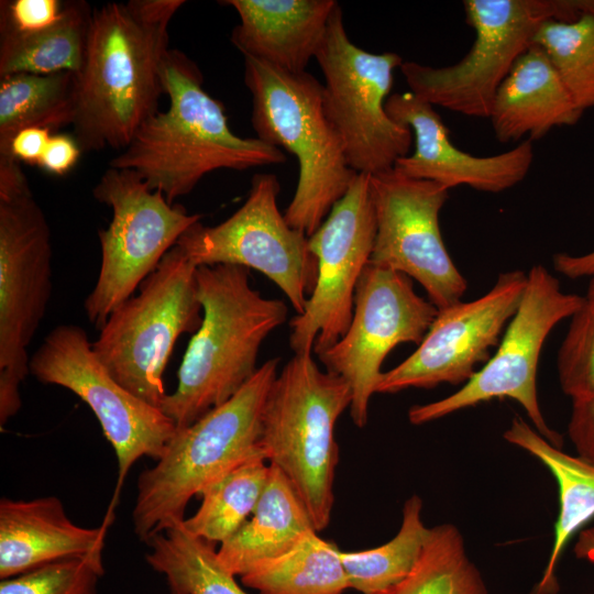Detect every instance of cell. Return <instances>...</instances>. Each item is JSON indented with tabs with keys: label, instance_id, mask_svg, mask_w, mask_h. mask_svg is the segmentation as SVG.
Wrapping results in <instances>:
<instances>
[{
	"label": "cell",
	"instance_id": "ac0fdd59",
	"mask_svg": "<svg viewBox=\"0 0 594 594\" xmlns=\"http://www.w3.org/2000/svg\"><path fill=\"white\" fill-rule=\"evenodd\" d=\"M527 273L499 274L493 287L471 301H459L438 314L418 348L383 375L376 393L465 384L490 359L521 301Z\"/></svg>",
	"mask_w": 594,
	"mask_h": 594
},
{
	"label": "cell",
	"instance_id": "7402d4cb",
	"mask_svg": "<svg viewBox=\"0 0 594 594\" xmlns=\"http://www.w3.org/2000/svg\"><path fill=\"white\" fill-rule=\"evenodd\" d=\"M582 113L546 52L532 44L497 89L488 119L498 141L514 142L574 125Z\"/></svg>",
	"mask_w": 594,
	"mask_h": 594
},
{
	"label": "cell",
	"instance_id": "cb8c5ba5",
	"mask_svg": "<svg viewBox=\"0 0 594 594\" xmlns=\"http://www.w3.org/2000/svg\"><path fill=\"white\" fill-rule=\"evenodd\" d=\"M309 530L316 529L304 503L287 477L271 465L251 519L220 543L217 556L230 573L242 576L257 563L288 551Z\"/></svg>",
	"mask_w": 594,
	"mask_h": 594
},
{
	"label": "cell",
	"instance_id": "83f0119b",
	"mask_svg": "<svg viewBox=\"0 0 594 594\" xmlns=\"http://www.w3.org/2000/svg\"><path fill=\"white\" fill-rule=\"evenodd\" d=\"M147 564L165 576L170 594H248L219 561L216 543L176 522L146 542Z\"/></svg>",
	"mask_w": 594,
	"mask_h": 594
},
{
	"label": "cell",
	"instance_id": "7a4b0ae2",
	"mask_svg": "<svg viewBox=\"0 0 594 594\" xmlns=\"http://www.w3.org/2000/svg\"><path fill=\"white\" fill-rule=\"evenodd\" d=\"M161 78L167 110L150 117L110 167L134 172L174 204L217 169L245 170L287 161L283 150L231 131L224 106L204 89L199 67L182 51L169 48Z\"/></svg>",
	"mask_w": 594,
	"mask_h": 594
},
{
	"label": "cell",
	"instance_id": "5b68a950",
	"mask_svg": "<svg viewBox=\"0 0 594 594\" xmlns=\"http://www.w3.org/2000/svg\"><path fill=\"white\" fill-rule=\"evenodd\" d=\"M279 361L267 360L229 400L176 429L156 464L140 474L132 519L141 541L184 521L194 496L238 463L262 453L263 410Z\"/></svg>",
	"mask_w": 594,
	"mask_h": 594
},
{
	"label": "cell",
	"instance_id": "ab89813d",
	"mask_svg": "<svg viewBox=\"0 0 594 594\" xmlns=\"http://www.w3.org/2000/svg\"><path fill=\"white\" fill-rule=\"evenodd\" d=\"M576 558L594 563V527L584 528L580 531L574 546Z\"/></svg>",
	"mask_w": 594,
	"mask_h": 594
},
{
	"label": "cell",
	"instance_id": "1f68e13d",
	"mask_svg": "<svg viewBox=\"0 0 594 594\" xmlns=\"http://www.w3.org/2000/svg\"><path fill=\"white\" fill-rule=\"evenodd\" d=\"M532 44L546 52L578 108H594V12L571 22H544Z\"/></svg>",
	"mask_w": 594,
	"mask_h": 594
},
{
	"label": "cell",
	"instance_id": "2e32d148",
	"mask_svg": "<svg viewBox=\"0 0 594 594\" xmlns=\"http://www.w3.org/2000/svg\"><path fill=\"white\" fill-rule=\"evenodd\" d=\"M375 233L371 175L358 173L345 195L309 237L318 275L304 312L289 321V346L294 354L319 355L344 336Z\"/></svg>",
	"mask_w": 594,
	"mask_h": 594
},
{
	"label": "cell",
	"instance_id": "9a60e30c",
	"mask_svg": "<svg viewBox=\"0 0 594 594\" xmlns=\"http://www.w3.org/2000/svg\"><path fill=\"white\" fill-rule=\"evenodd\" d=\"M438 308L420 297L407 275L367 264L358 282L351 323L344 336L317 355L326 371L342 377L352 392L350 415L363 428L383 375L382 364L400 343L419 344Z\"/></svg>",
	"mask_w": 594,
	"mask_h": 594
},
{
	"label": "cell",
	"instance_id": "9c48e42d",
	"mask_svg": "<svg viewBox=\"0 0 594 594\" xmlns=\"http://www.w3.org/2000/svg\"><path fill=\"white\" fill-rule=\"evenodd\" d=\"M96 200L112 210L99 230L101 263L95 287L84 301L91 324L101 329L111 312L131 298L165 254L201 215L169 204L130 169L108 167L92 189Z\"/></svg>",
	"mask_w": 594,
	"mask_h": 594
},
{
	"label": "cell",
	"instance_id": "60d3db41",
	"mask_svg": "<svg viewBox=\"0 0 594 594\" xmlns=\"http://www.w3.org/2000/svg\"><path fill=\"white\" fill-rule=\"evenodd\" d=\"M585 297V300L594 307V276L591 277V280H590V284H588V288H587V292H586V295L584 296Z\"/></svg>",
	"mask_w": 594,
	"mask_h": 594
},
{
	"label": "cell",
	"instance_id": "4dcf8cb0",
	"mask_svg": "<svg viewBox=\"0 0 594 594\" xmlns=\"http://www.w3.org/2000/svg\"><path fill=\"white\" fill-rule=\"evenodd\" d=\"M382 594H487V588L459 528L442 524L430 528L409 574Z\"/></svg>",
	"mask_w": 594,
	"mask_h": 594
},
{
	"label": "cell",
	"instance_id": "ba28073f",
	"mask_svg": "<svg viewBox=\"0 0 594 594\" xmlns=\"http://www.w3.org/2000/svg\"><path fill=\"white\" fill-rule=\"evenodd\" d=\"M197 265L175 245L139 293L116 308L91 342L107 371L129 392L161 409L164 371L179 336L202 321Z\"/></svg>",
	"mask_w": 594,
	"mask_h": 594
},
{
	"label": "cell",
	"instance_id": "8d00e7d4",
	"mask_svg": "<svg viewBox=\"0 0 594 594\" xmlns=\"http://www.w3.org/2000/svg\"><path fill=\"white\" fill-rule=\"evenodd\" d=\"M81 152L74 136L53 134L38 166L51 174L62 176L77 164Z\"/></svg>",
	"mask_w": 594,
	"mask_h": 594
},
{
	"label": "cell",
	"instance_id": "52a82bcc",
	"mask_svg": "<svg viewBox=\"0 0 594 594\" xmlns=\"http://www.w3.org/2000/svg\"><path fill=\"white\" fill-rule=\"evenodd\" d=\"M474 42L457 64L431 67L404 62L410 91L424 101L468 117L488 119L497 89L547 21H575L594 12V0H465Z\"/></svg>",
	"mask_w": 594,
	"mask_h": 594
},
{
	"label": "cell",
	"instance_id": "30bf717a",
	"mask_svg": "<svg viewBox=\"0 0 594 594\" xmlns=\"http://www.w3.org/2000/svg\"><path fill=\"white\" fill-rule=\"evenodd\" d=\"M315 58L324 77L327 108L343 140L349 166L371 176L394 168L408 155L414 140L411 130L394 121L385 109L394 72L403 58L392 52L373 54L353 44L340 4Z\"/></svg>",
	"mask_w": 594,
	"mask_h": 594
},
{
	"label": "cell",
	"instance_id": "3957f363",
	"mask_svg": "<svg viewBox=\"0 0 594 594\" xmlns=\"http://www.w3.org/2000/svg\"><path fill=\"white\" fill-rule=\"evenodd\" d=\"M249 277L239 265L197 266L202 321L178 369L177 387L161 406L176 429L234 396L256 373L264 340L287 319L286 304L263 297Z\"/></svg>",
	"mask_w": 594,
	"mask_h": 594
},
{
	"label": "cell",
	"instance_id": "74e56055",
	"mask_svg": "<svg viewBox=\"0 0 594 594\" xmlns=\"http://www.w3.org/2000/svg\"><path fill=\"white\" fill-rule=\"evenodd\" d=\"M52 135L45 128L24 129L12 140L11 154L19 162L38 165Z\"/></svg>",
	"mask_w": 594,
	"mask_h": 594
},
{
	"label": "cell",
	"instance_id": "603a6c76",
	"mask_svg": "<svg viewBox=\"0 0 594 594\" xmlns=\"http://www.w3.org/2000/svg\"><path fill=\"white\" fill-rule=\"evenodd\" d=\"M504 439L540 460L554 476L559 513L554 538L542 576L530 594H557V566L570 539L594 518V464L565 453L539 435L521 417H515Z\"/></svg>",
	"mask_w": 594,
	"mask_h": 594
},
{
	"label": "cell",
	"instance_id": "484cf974",
	"mask_svg": "<svg viewBox=\"0 0 594 594\" xmlns=\"http://www.w3.org/2000/svg\"><path fill=\"white\" fill-rule=\"evenodd\" d=\"M94 10L86 1L64 3L61 19L30 34H0V77L50 75L82 67Z\"/></svg>",
	"mask_w": 594,
	"mask_h": 594
},
{
	"label": "cell",
	"instance_id": "b9f144b4",
	"mask_svg": "<svg viewBox=\"0 0 594 594\" xmlns=\"http://www.w3.org/2000/svg\"><path fill=\"white\" fill-rule=\"evenodd\" d=\"M583 594H594V590L592 592H588V593H583Z\"/></svg>",
	"mask_w": 594,
	"mask_h": 594
},
{
	"label": "cell",
	"instance_id": "5bb4252c",
	"mask_svg": "<svg viewBox=\"0 0 594 594\" xmlns=\"http://www.w3.org/2000/svg\"><path fill=\"white\" fill-rule=\"evenodd\" d=\"M29 370L43 384L69 389L95 414L117 455L113 503L134 462L142 457L160 460L176 432L160 408L133 395L107 371L79 326L55 327L30 358Z\"/></svg>",
	"mask_w": 594,
	"mask_h": 594
},
{
	"label": "cell",
	"instance_id": "277c9868",
	"mask_svg": "<svg viewBox=\"0 0 594 594\" xmlns=\"http://www.w3.org/2000/svg\"><path fill=\"white\" fill-rule=\"evenodd\" d=\"M243 59L255 138L293 154L299 165L296 190L284 217L309 238L358 173L349 166L343 140L327 108L323 84L307 72H285L251 56Z\"/></svg>",
	"mask_w": 594,
	"mask_h": 594
},
{
	"label": "cell",
	"instance_id": "e0dca14e",
	"mask_svg": "<svg viewBox=\"0 0 594 594\" xmlns=\"http://www.w3.org/2000/svg\"><path fill=\"white\" fill-rule=\"evenodd\" d=\"M376 233L369 264L417 280L443 309L468 289L442 239L439 216L449 189L408 177L395 168L371 176Z\"/></svg>",
	"mask_w": 594,
	"mask_h": 594
},
{
	"label": "cell",
	"instance_id": "d6a6232c",
	"mask_svg": "<svg viewBox=\"0 0 594 594\" xmlns=\"http://www.w3.org/2000/svg\"><path fill=\"white\" fill-rule=\"evenodd\" d=\"M103 573L102 558L59 560L1 580L0 594H98Z\"/></svg>",
	"mask_w": 594,
	"mask_h": 594
},
{
	"label": "cell",
	"instance_id": "d6986e66",
	"mask_svg": "<svg viewBox=\"0 0 594 594\" xmlns=\"http://www.w3.org/2000/svg\"><path fill=\"white\" fill-rule=\"evenodd\" d=\"M385 109L394 121L413 132L414 153L400 157L394 166L408 177L430 180L449 190L465 185L480 191L502 193L529 173L534 161L530 140L501 154L475 156L451 142L449 129L433 106L411 91L393 94Z\"/></svg>",
	"mask_w": 594,
	"mask_h": 594
},
{
	"label": "cell",
	"instance_id": "d4e9b609",
	"mask_svg": "<svg viewBox=\"0 0 594 594\" xmlns=\"http://www.w3.org/2000/svg\"><path fill=\"white\" fill-rule=\"evenodd\" d=\"M76 74H11L0 77V160L12 158L14 136L29 128L72 125L76 108Z\"/></svg>",
	"mask_w": 594,
	"mask_h": 594
},
{
	"label": "cell",
	"instance_id": "7c38bea8",
	"mask_svg": "<svg viewBox=\"0 0 594 594\" xmlns=\"http://www.w3.org/2000/svg\"><path fill=\"white\" fill-rule=\"evenodd\" d=\"M52 294V241L31 188L0 197V427L21 408L28 346Z\"/></svg>",
	"mask_w": 594,
	"mask_h": 594
},
{
	"label": "cell",
	"instance_id": "44dd1931",
	"mask_svg": "<svg viewBox=\"0 0 594 594\" xmlns=\"http://www.w3.org/2000/svg\"><path fill=\"white\" fill-rule=\"evenodd\" d=\"M240 22L231 42L251 56L289 73H304L324 38L334 0H226Z\"/></svg>",
	"mask_w": 594,
	"mask_h": 594
},
{
	"label": "cell",
	"instance_id": "836d02e7",
	"mask_svg": "<svg viewBox=\"0 0 594 594\" xmlns=\"http://www.w3.org/2000/svg\"><path fill=\"white\" fill-rule=\"evenodd\" d=\"M558 375L572 402L594 396V307L586 300L571 317L558 354Z\"/></svg>",
	"mask_w": 594,
	"mask_h": 594
},
{
	"label": "cell",
	"instance_id": "f546056e",
	"mask_svg": "<svg viewBox=\"0 0 594 594\" xmlns=\"http://www.w3.org/2000/svg\"><path fill=\"white\" fill-rule=\"evenodd\" d=\"M429 531L422 520V499L413 495L403 506L398 532L388 542L367 550L341 551L350 588L382 594L400 583L419 559Z\"/></svg>",
	"mask_w": 594,
	"mask_h": 594
},
{
	"label": "cell",
	"instance_id": "6da1fadb",
	"mask_svg": "<svg viewBox=\"0 0 594 594\" xmlns=\"http://www.w3.org/2000/svg\"><path fill=\"white\" fill-rule=\"evenodd\" d=\"M183 0L110 2L92 12L73 136L82 152L123 151L158 112L168 24Z\"/></svg>",
	"mask_w": 594,
	"mask_h": 594
},
{
	"label": "cell",
	"instance_id": "d590c367",
	"mask_svg": "<svg viewBox=\"0 0 594 594\" xmlns=\"http://www.w3.org/2000/svg\"><path fill=\"white\" fill-rule=\"evenodd\" d=\"M568 433L578 455L594 464V396L572 402Z\"/></svg>",
	"mask_w": 594,
	"mask_h": 594
},
{
	"label": "cell",
	"instance_id": "ffe728a7",
	"mask_svg": "<svg viewBox=\"0 0 594 594\" xmlns=\"http://www.w3.org/2000/svg\"><path fill=\"white\" fill-rule=\"evenodd\" d=\"M110 516L97 528L74 524L59 498L0 501V579L72 558H102Z\"/></svg>",
	"mask_w": 594,
	"mask_h": 594
},
{
	"label": "cell",
	"instance_id": "f35d334b",
	"mask_svg": "<svg viewBox=\"0 0 594 594\" xmlns=\"http://www.w3.org/2000/svg\"><path fill=\"white\" fill-rule=\"evenodd\" d=\"M554 270L568 278L594 276V251L582 255L557 253L553 256Z\"/></svg>",
	"mask_w": 594,
	"mask_h": 594
},
{
	"label": "cell",
	"instance_id": "8992f818",
	"mask_svg": "<svg viewBox=\"0 0 594 594\" xmlns=\"http://www.w3.org/2000/svg\"><path fill=\"white\" fill-rule=\"evenodd\" d=\"M351 403L349 384L322 371L312 353L294 354L265 402L260 449L290 482L317 532L331 519L339 461L334 428Z\"/></svg>",
	"mask_w": 594,
	"mask_h": 594
},
{
	"label": "cell",
	"instance_id": "4fadbf2b",
	"mask_svg": "<svg viewBox=\"0 0 594 594\" xmlns=\"http://www.w3.org/2000/svg\"><path fill=\"white\" fill-rule=\"evenodd\" d=\"M279 191L274 174H255L246 200L234 213L217 226H191L176 245L197 266L230 264L263 273L300 315L314 292L318 262L309 238L278 210Z\"/></svg>",
	"mask_w": 594,
	"mask_h": 594
},
{
	"label": "cell",
	"instance_id": "f1b7e54d",
	"mask_svg": "<svg viewBox=\"0 0 594 594\" xmlns=\"http://www.w3.org/2000/svg\"><path fill=\"white\" fill-rule=\"evenodd\" d=\"M270 469L263 453H256L211 482L200 493L197 512L184 520L186 529L213 543L229 539L254 512Z\"/></svg>",
	"mask_w": 594,
	"mask_h": 594
},
{
	"label": "cell",
	"instance_id": "4316f807",
	"mask_svg": "<svg viewBox=\"0 0 594 594\" xmlns=\"http://www.w3.org/2000/svg\"><path fill=\"white\" fill-rule=\"evenodd\" d=\"M241 580L260 594H343L350 588L341 550L316 530L285 553L257 563Z\"/></svg>",
	"mask_w": 594,
	"mask_h": 594
},
{
	"label": "cell",
	"instance_id": "8fae6325",
	"mask_svg": "<svg viewBox=\"0 0 594 594\" xmlns=\"http://www.w3.org/2000/svg\"><path fill=\"white\" fill-rule=\"evenodd\" d=\"M584 296L563 293L559 280L542 265L532 266L521 301L508 322L497 350L455 393L408 411L413 425L435 421L494 398H512L526 411L536 431L561 448L563 439L552 430L540 409L537 371L542 346L551 330L571 318Z\"/></svg>",
	"mask_w": 594,
	"mask_h": 594
},
{
	"label": "cell",
	"instance_id": "e575fe53",
	"mask_svg": "<svg viewBox=\"0 0 594 594\" xmlns=\"http://www.w3.org/2000/svg\"><path fill=\"white\" fill-rule=\"evenodd\" d=\"M58 0H10L0 2V34H30L56 23L64 9Z\"/></svg>",
	"mask_w": 594,
	"mask_h": 594
}]
</instances>
